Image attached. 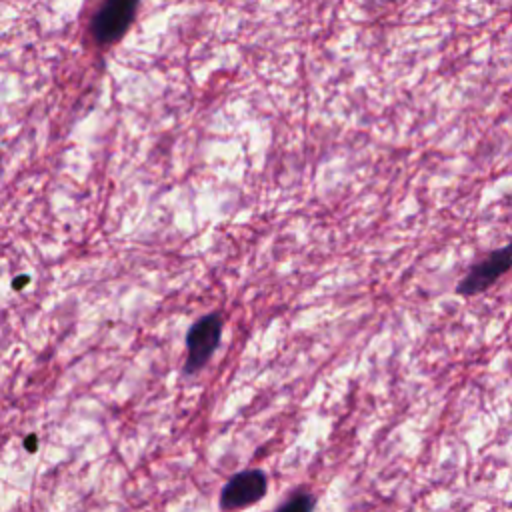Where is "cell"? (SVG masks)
<instances>
[{
	"instance_id": "obj_2",
	"label": "cell",
	"mask_w": 512,
	"mask_h": 512,
	"mask_svg": "<svg viewBox=\"0 0 512 512\" xmlns=\"http://www.w3.org/2000/svg\"><path fill=\"white\" fill-rule=\"evenodd\" d=\"M140 0H104L92 18V36L98 44L118 42L130 28Z\"/></svg>"
},
{
	"instance_id": "obj_4",
	"label": "cell",
	"mask_w": 512,
	"mask_h": 512,
	"mask_svg": "<svg viewBox=\"0 0 512 512\" xmlns=\"http://www.w3.org/2000/svg\"><path fill=\"white\" fill-rule=\"evenodd\" d=\"M510 266H512V242L504 248L490 252L484 260L474 264L456 286V292L460 296L480 294L488 290L504 272H508Z\"/></svg>"
},
{
	"instance_id": "obj_1",
	"label": "cell",
	"mask_w": 512,
	"mask_h": 512,
	"mask_svg": "<svg viewBox=\"0 0 512 512\" xmlns=\"http://www.w3.org/2000/svg\"><path fill=\"white\" fill-rule=\"evenodd\" d=\"M222 338V316L218 312L198 318L186 334V360L182 366L184 376L198 374L214 356Z\"/></svg>"
},
{
	"instance_id": "obj_5",
	"label": "cell",
	"mask_w": 512,
	"mask_h": 512,
	"mask_svg": "<svg viewBox=\"0 0 512 512\" xmlns=\"http://www.w3.org/2000/svg\"><path fill=\"white\" fill-rule=\"evenodd\" d=\"M314 504H316L314 494H310L306 490H298L286 502H282L276 508V512H312Z\"/></svg>"
},
{
	"instance_id": "obj_3",
	"label": "cell",
	"mask_w": 512,
	"mask_h": 512,
	"mask_svg": "<svg viewBox=\"0 0 512 512\" xmlns=\"http://www.w3.org/2000/svg\"><path fill=\"white\" fill-rule=\"evenodd\" d=\"M268 478L260 468H248L230 476L220 492V510L236 512L260 502L266 496Z\"/></svg>"
},
{
	"instance_id": "obj_6",
	"label": "cell",
	"mask_w": 512,
	"mask_h": 512,
	"mask_svg": "<svg viewBox=\"0 0 512 512\" xmlns=\"http://www.w3.org/2000/svg\"><path fill=\"white\" fill-rule=\"evenodd\" d=\"M24 446H26L28 452H34V450H36V436H28V438L24 440Z\"/></svg>"
}]
</instances>
